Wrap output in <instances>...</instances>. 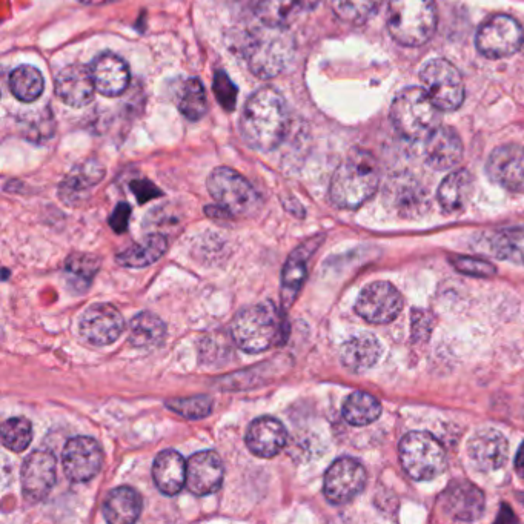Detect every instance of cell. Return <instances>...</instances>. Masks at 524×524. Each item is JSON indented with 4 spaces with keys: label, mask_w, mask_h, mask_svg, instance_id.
<instances>
[{
    "label": "cell",
    "mask_w": 524,
    "mask_h": 524,
    "mask_svg": "<svg viewBox=\"0 0 524 524\" xmlns=\"http://www.w3.org/2000/svg\"><path fill=\"white\" fill-rule=\"evenodd\" d=\"M379 182V166L372 154L354 150L335 170L329 186V197L337 208H359L374 196Z\"/></svg>",
    "instance_id": "obj_2"
},
{
    "label": "cell",
    "mask_w": 524,
    "mask_h": 524,
    "mask_svg": "<svg viewBox=\"0 0 524 524\" xmlns=\"http://www.w3.org/2000/svg\"><path fill=\"white\" fill-rule=\"evenodd\" d=\"M233 339L249 354L268 351L283 340V316L272 302L248 306L233 322Z\"/></svg>",
    "instance_id": "obj_3"
},
{
    "label": "cell",
    "mask_w": 524,
    "mask_h": 524,
    "mask_svg": "<svg viewBox=\"0 0 524 524\" xmlns=\"http://www.w3.org/2000/svg\"><path fill=\"white\" fill-rule=\"evenodd\" d=\"M143 501L139 492L120 486L108 494L103 503V517L111 524H131L139 520Z\"/></svg>",
    "instance_id": "obj_29"
},
{
    "label": "cell",
    "mask_w": 524,
    "mask_h": 524,
    "mask_svg": "<svg viewBox=\"0 0 524 524\" xmlns=\"http://www.w3.org/2000/svg\"><path fill=\"white\" fill-rule=\"evenodd\" d=\"M131 206L128 203H119L110 216V226L114 229V233L122 234L128 229L130 223Z\"/></svg>",
    "instance_id": "obj_45"
},
{
    "label": "cell",
    "mask_w": 524,
    "mask_h": 524,
    "mask_svg": "<svg viewBox=\"0 0 524 524\" xmlns=\"http://www.w3.org/2000/svg\"><path fill=\"white\" fill-rule=\"evenodd\" d=\"M440 500L443 511L455 521H475L485 512V495L469 481H454Z\"/></svg>",
    "instance_id": "obj_19"
},
{
    "label": "cell",
    "mask_w": 524,
    "mask_h": 524,
    "mask_svg": "<svg viewBox=\"0 0 524 524\" xmlns=\"http://www.w3.org/2000/svg\"><path fill=\"white\" fill-rule=\"evenodd\" d=\"M100 269V260L91 254H73L65 263V272L76 283L87 285L94 279Z\"/></svg>",
    "instance_id": "obj_41"
},
{
    "label": "cell",
    "mask_w": 524,
    "mask_h": 524,
    "mask_svg": "<svg viewBox=\"0 0 524 524\" xmlns=\"http://www.w3.org/2000/svg\"><path fill=\"white\" fill-rule=\"evenodd\" d=\"M322 243V237L308 240L292 251L282 272V302L285 309L292 305L308 274V262Z\"/></svg>",
    "instance_id": "obj_23"
},
{
    "label": "cell",
    "mask_w": 524,
    "mask_h": 524,
    "mask_svg": "<svg viewBox=\"0 0 524 524\" xmlns=\"http://www.w3.org/2000/svg\"><path fill=\"white\" fill-rule=\"evenodd\" d=\"M125 329V320L116 306L94 303L79 320V334L88 345L107 346L116 342Z\"/></svg>",
    "instance_id": "obj_13"
},
{
    "label": "cell",
    "mask_w": 524,
    "mask_h": 524,
    "mask_svg": "<svg viewBox=\"0 0 524 524\" xmlns=\"http://www.w3.org/2000/svg\"><path fill=\"white\" fill-rule=\"evenodd\" d=\"M402 306V296L394 285L388 282H374L360 292L355 311L372 325H386L397 319Z\"/></svg>",
    "instance_id": "obj_12"
},
{
    "label": "cell",
    "mask_w": 524,
    "mask_h": 524,
    "mask_svg": "<svg viewBox=\"0 0 524 524\" xmlns=\"http://www.w3.org/2000/svg\"><path fill=\"white\" fill-rule=\"evenodd\" d=\"M54 90L56 96L68 107H87L97 91L91 67L79 64L65 67L57 74Z\"/></svg>",
    "instance_id": "obj_18"
},
{
    "label": "cell",
    "mask_w": 524,
    "mask_h": 524,
    "mask_svg": "<svg viewBox=\"0 0 524 524\" xmlns=\"http://www.w3.org/2000/svg\"><path fill=\"white\" fill-rule=\"evenodd\" d=\"M177 107L188 120L202 119L208 111L205 88L199 79H186L177 93Z\"/></svg>",
    "instance_id": "obj_35"
},
{
    "label": "cell",
    "mask_w": 524,
    "mask_h": 524,
    "mask_svg": "<svg viewBox=\"0 0 524 524\" xmlns=\"http://www.w3.org/2000/svg\"><path fill=\"white\" fill-rule=\"evenodd\" d=\"M382 357V345L372 334H359L349 339L340 351L343 366L351 372H365Z\"/></svg>",
    "instance_id": "obj_28"
},
{
    "label": "cell",
    "mask_w": 524,
    "mask_h": 524,
    "mask_svg": "<svg viewBox=\"0 0 524 524\" xmlns=\"http://www.w3.org/2000/svg\"><path fill=\"white\" fill-rule=\"evenodd\" d=\"M249 451L260 458L279 455L288 442L285 426L272 417H260L249 425L245 435Z\"/></svg>",
    "instance_id": "obj_21"
},
{
    "label": "cell",
    "mask_w": 524,
    "mask_h": 524,
    "mask_svg": "<svg viewBox=\"0 0 524 524\" xmlns=\"http://www.w3.org/2000/svg\"><path fill=\"white\" fill-rule=\"evenodd\" d=\"M153 478L163 495L173 497L179 494L186 485L185 458L173 449L163 451L154 460Z\"/></svg>",
    "instance_id": "obj_27"
},
{
    "label": "cell",
    "mask_w": 524,
    "mask_h": 524,
    "mask_svg": "<svg viewBox=\"0 0 524 524\" xmlns=\"http://www.w3.org/2000/svg\"><path fill=\"white\" fill-rule=\"evenodd\" d=\"M508 440L495 429H480L472 435L468 443V452L474 465L480 471H497L508 460Z\"/></svg>",
    "instance_id": "obj_20"
},
{
    "label": "cell",
    "mask_w": 524,
    "mask_h": 524,
    "mask_svg": "<svg viewBox=\"0 0 524 524\" xmlns=\"http://www.w3.org/2000/svg\"><path fill=\"white\" fill-rule=\"evenodd\" d=\"M223 477L225 468L217 452H197L186 461V488L194 495L205 497L219 491Z\"/></svg>",
    "instance_id": "obj_17"
},
{
    "label": "cell",
    "mask_w": 524,
    "mask_h": 524,
    "mask_svg": "<svg viewBox=\"0 0 524 524\" xmlns=\"http://www.w3.org/2000/svg\"><path fill=\"white\" fill-rule=\"evenodd\" d=\"M166 408L188 420H202L213 412V400L208 395L173 398V400H166Z\"/></svg>",
    "instance_id": "obj_40"
},
{
    "label": "cell",
    "mask_w": 524,
    "mask_h": 524,
    "mask_svg": "<svg viewBox=\"0 0 524 524\" xmlns=\"http://www.w3.org/2000/svg\"><path fill=\"white\" fill-rule=\"evenodd\" d=\"M400 461L412 480H434L446 469L442 443L428 432H409L400 442Z\"/></svg>",
    "instance_id": "obj_7"
},
{
    "label": "cell",
    "mask_w": 524,
    "mask_h": 524,
    "mask_svg": "<svg viewBox=\"0 0 524 524\" xmlns=\"http://www.w3.org/2000/svg\"><path fill=\"white\" fill-rule=\"evenodd\" d=\"M463 157V142L452 128L438 127L426 139L425 159L434 170H451Z\"/></svg>",
    "instance_id": "obj_24"
},
{
    "label": "cell",
    "mask_w": 524,
    "mask_h": 524,
    "mask_svg": "<svg viewBox=\"0 0 524 524\" xmlns=\"http://www.w3.org/2000/svg\"><path fill=\"white\" fill-rule=\"evenodd\" d=\"M457 271L463 272L466 276L481 277V279H488L497 274V269L485 260L474 259V257H454L452 259Z\"/></svg>",
    "instance_id": "obj_43"
},
{
    "label": "cell",
    "mask_w": 524,
    "mask_h": 524,
    "mask_svg": "<svg viewBox=\"0 0 524 524\" xmlns=\"http://www.w3.org/2000/svg\"><path fill=\"white\" fill-rule=\"evenodd\" d=\"M165 335V323L153 312H140L131 322L130 343L136 348H156L163 342Z\"/></svg>",
    "instance_id": "obj_32"
},
{
    "label": "cell",
    "mask_w": 524,
    "mask_h": 524,
    "mask_svg": "<svg viewBox=\"0 0 524 524\" xmlns=\"http://www.w3.org/2000/svg\"><path fill=\"white\" fill-rule=\"evenodd\" d=\"M382 414V405L377 398L366 392L355 391L343 405V417L352 426H368Z\"/></svg>",
    "instance_id": "obj_33"
},
{
    "label": "cell",
    "mask_w": 524,
    "mask_h": 524,
    "mask_svg": "<svg viewBox=\"0 0 524 524\" xmlns=\"http://www.w3.org/2000/svg\"><path fill=\"white\" fill-rule=\"evenodd\" d=\"M492 182L503 186L512 193L524 191V146L509 143L498 146L489 156L486 165Z\"/></svg>",
    "instance_id": "obj_16"
},
{
    "label": "cell",
    "mask_w": 524,
    "mask_h": 524,
    "mask_svg": "<svg viewBox=\"0 0 524 524\" xmlns=\"http://www.w3.org/2000/svg\"><path fill=\"white\" fill-rule=\"evenodd\" d=\"M437 8L434 0H389L388 31L405 47H422L434 36Z\"/></svg>",
    "instance_id": "obj_4"
},
{
    "label": "cell",
    "mask_w": 524,
    "mask_h": 524,
    "mask_svg": "<svg viewBox=\"0 0 524 524\" xmlns=\"http://www.w3.org/2000/svg\"><path fill=\"white\" fill-rule=\"evenodd\" d=\"M79 2L83 5H107L119 2V0H79Z\"/></svg>",
    "instance_id": "obj_47"
},
{
    "label": "cell",
    "mask_w": 524,
    "mask_h": 524,
    "mask_svg": "<svg viewBox=\"0 0 524 524\" xmlns=\"http://www.w3.org/2000/svg\"><path fill=\"white\" fill-rule=\"evenodd\" d=\"M368 475L360 461L343 457L335 460L325 474L323 494L332 505H345L362 494Z\"/></svg>",
    "instance_id": "obj_11"
},
{
    "label": "cell",
    "mask_w": 524,
    "mask_h": 524,
    "mask_svg": "<svg viewBox=\"0 0 524 524\" xmlns=\"http://www.w3.org/2000/svg\"><path fill=\"white\" fill-rule=\"evenodd\" d=\"M494 256L512 262L524 263V226L495 234L491 240Z\"/></svg>",
    "instance_id": "obj_37"
},
{
    "label": "cell",
    "mask_w": 524,
    "mask_h": 524,
    "mask_svg": "<svg viewBox=\"0 0 524 524\" xmlns=\"http://www.w3.org/2000/svg\"><path fill=\"white\" fill-rule=\"evenodd\" d=\"M428 91L409 87L395 96L391 120L400 136L411 142L428 139L438 128L440 113Z\"/></svg>",
    "instance_id": "obj_5"
},
{
    "label": "cell",
    "mask_w": 524,
    "mask_h": 524,
    "mask_svg": "<svg viewBox=\"0 0 524 524\" xmlns=\"http://www.w3.org/2000/svg\"><path fill=\"white\" fill-rule=\"evenodd\" d=\"M168 251V239L162 234H150L139 243L117 254L116 260L125 268H145L156 263Z\"/></svg>",
    "instance_id": "obj_31"
},
{
    "label": "cell",
    "mask_w": 524,
    "mask_h": 524,
    "mask_svg": "<svg viewBox=\"0 0 524 524\" xmlns=\"http://www.w3.org/2000/svg\"><path fill=\"white\" fill-rule=\"evenodd\" d=\"M45 80L42 73L31 65L17 67L10 74V90L20 102L31 103L44 93Z\"/></svg>",
    "instance_id": "obj_34"
},
{
    "label": "cell",
    "mask_w": 524,
    "mask_h": 524,
    "mask_svg": "<svg viewBox=\"0 0 524 524\" xmlns=\"http://www.w3.org/2000/svg\"><path fill=\"white\" fill-rule=\"evenodd\" d=\"M472 196V176L469 171L458 170L449 174L438 188V202L449 214L460 213Z\"/></svg>",
    "instance_id": "obj_30"
},
{
    "label": "cell",
    "mask_w": 524,
    "mask_h": 524,
    "mask_svg": "<svg viewBox=\"0 0 524 524\" xmlns=\"http://www.w3.org/2000/svg\"><path fill=\"white\" fill-rule=\"evenodd\" d=\"M423 85L440 111H454L465 100V83L460 71L445 59H434L422 70Z\"/></svg>",
    "instance_id": "obj_9"
},
{
    "label": "cell",
    "mask_w": 524,
    "mask_h": 524,
    "mask_svg": "<svg viewBox=\"0 0 524 524\" xmlns=\"http://www.w3.org/2000/svg\"><path fill=\"white\" fill-rule=\"evenodd\" d=\"M320 0H254V11L263 27L288 28L300 16L319 5Z\"/></svg>",
    "instance_id": "obj_25"
},
{
    "label": "cell",
    "mask_w": 524,
    "mask_h": 524,
    "mask_svg": "<svg viewBox=\"0 0 524 524\" xmlns=\"http://www.w3.org/2000/svg\"><path fill=\"white\" fill-rule=\"evenodd\" d=\"M0 437L5 448L13 452H22L31 445L33 426L27 418H10L2 425Z\"/></svg>",
    "instance_id": "obj_38"
},
{
    "label": "cell",
    "mask_w": 524,
    "mask_h": 524,
    "mask_svg": "<svg viewBox=\"0 0 524 524\" xmlns=\"http://www.w3.org/2000/svg\"><path fill=\"white\" fill-rule=\"evenodd\" d=\"M19 128L25 139L34 143H44L51 139L56 130L51 108L27 111L19 119Z\"/></svg>",
    "instance_id": "obj_36"
},
{
    "label": "cell",
    "mask_w": 524,
    "mask_h": 524,
    "mask_svg": "<svg viewBox=\"0 0 524 524\" xmlns=\"http://www.w3.org/2000/svg\"><path fill=\"white\" fill-rule=\"evenodd\" d=\"M206 186L217 205L228 211L231 217L253 216L259 211V193L242 174L231 168L226 166L216 168L209 174Z\"/></svg>",
    "instance_id": "obj_6"
},
{
    "label": "cell",
    "mask_w": 524,
    "mask_h": 524,
    "mask_svg": "<svg viewBox=\"0 0 524 524\" xmlns=\"http://www.w3.org/2000/svg\"><path fill=\"white\" fill-rule=\"evenodd\" d=\"M94 83L102 96L117 97L127 91L131 74L127 62L116 54L103 53L91 65Z\"/></svg>",
    "instance_id": "obj_22"
},
{
    "label": "cell",
    "mask_w": 524,
    "mask_h": 524,
    "mask_svg": "<svg viewBox=\"0 0 524 524\" xmlns=\"http://www.w3.org/2000/svg\"><path fill=\"white\" fill-rule=\"evenodd\" d=\"M105 177V168L97 160H87L73 168L70 174L60 183L59 196L68 205H77L87 197L94 186L99 185Z\"/></svg>",
    "instance_id": "obj_26"
},
{
    "label": "cell",
    "mask_w": 524,
    "mask_h": 524,
    "mask_svg": "<svg viewBox=\"0 0 524 524\" xmlns=\"http://www.w3.org/2000/svg\"><path fill=\"white\" fill-rule=\"evenodd\" d=\"M289 125V111L279 91L262 88L249 97L240 117L243 139L257 151L276 150L285 139Z\"/></svg>",
    "instance_id": "obj_1"
},
{
    "label": "cell",
    "mask_w": 524,
    "mask_h": 524,
    "mask_svg": "<svg viewBox=\"0 0 524 524\" xmlns=\"http://www.w3.org/2000/svg\"><path fill=\"white\" fill-rule=\"evenodd\" d=\"M131 191H133L134 196L137 197V202H139L140 205L157 199V197L163 194L153 182L145 179L133 180V182H131Z\"/></svg>",
    "instance_id": "obj_44"
},
{
    "label": "cell",
    "mask_w": 524,
    "mask_h": 524,
    "mask_svg": "<svg viewBox=\"0 0 524 524\" xmlns=\"http://www.w3.org/2000/svg\"><path fill=\"white\" fill-rule=\"evenodd\" d=\"M475 44L481 56L503 59L520 50L523 45V30L511 16L497 14L481 25Z\"/></svg>",
    "instance_id": "obj_10"
},
{
    "label": "cell",
    "mask_w": 524,
    "mask_h": 524,
    "mask_svg": "<svg viewBox=\"0 0 524 524\" xmlns=\"http://www.w3.org/2000/svg\"><path fill=\"white\" fill-rule=\"evenodd\" d=\"M515 471H517L518 477L524 480V443L520 446V451L515 457Z\"/></svg>",
    "instance_id": "obj_46"
},
{
    "label": "cell",
    "mask_w": 524,
    "mask_h": 524,
    "mask_svg": "<svg viewBox=\"0 0 524 524\" xmlns=\"http://www.w3.org/2000/svg\"><path fill=\"white\" fill-rule=\"evenodd\" d=\"M103 452L99 443L91 437L68 440L62 452L65 475L73 483H87L102 469Z\"/></svg>",
    "instance_id": "obj_14"
},
{
    "label": "cell",
    "mask_w": 524,
    "mask_h": 524,
    "mask_svg": "<svg viewBox=\"0 0 524 524\" xmlns=\"http://www.w3.org/2000/svg\"><path fill=\"white\" fill-rule=\"evenodd\" d=\"M57 480V461L51 452H31L25 458L20 472V483L25 500L39 503L53 491Z\"/></svg>",
    "instance_id": "obj_15"
},
{
    "label": "cell",
    "mask_w": 524,
    "mask_h": 524,
    "mask_svg": "<svg viewBox=\"0 0 524 524\" xmlns=\"http://www.w3.org/2000/svg\"><path fill=\"white\" fill-rule=\"evenodd\" d=\"M265 28V31L251 40L246 50V59L249 70L257 77L269 79L285 70L294 51V42L286 34V28Z\"/></svg>",
    "instance_id": "obj_8"
},
{
    "label": "cell",
    "mask_w": 524,
    "mask_h": 524,
    "mask_svg": "<svg viewBox=\"0 0 524 524\" xmlns=\"http://www.w3.org/2000/svg\"><path fill=\"white\" fill-rule=\"evenodd\" d=\"M213 91L223 110L228 111V113H233L236 110L237 93L239 91L225 71H217L216 76H214Z\"/></svg>",
    "instance_id": "obj_42"
},
{
    "label": "cell",
    "mask_w": 524,
    "mask_h": 524,
    "mask_svg": "<svg viewBox=\"0 0 524 524\" xmlns=\"http://www.w3.org/2000/svg\"><path fill=\"white\" fill-rule=\"evenodd\" d=\"M379 5L380 0H332L334 13L351 25L365 24Z\"/></svg>",
    "instance_id": "obj_39"
}]
</instances>
